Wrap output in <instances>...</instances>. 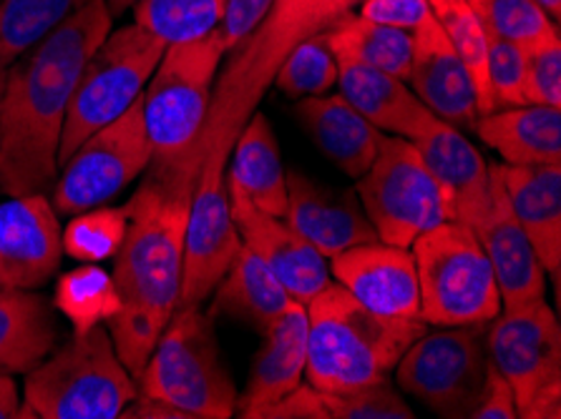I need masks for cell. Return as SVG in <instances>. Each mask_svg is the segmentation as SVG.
Here are the masks:
<instances>
[{"instance_id": "obj_12", "label": "cell", "mask_w": 561, "mask_h": 419, "mask_svg": "<svg viewBox=\"0 0 561 419\" xmlns=\"http://www.w3.org/2000/svg\"><path fill=\"white\" fill-rule=\"evenodd\" d=\"M486 324L438 327L405 349L396 364L398 387L444 419H471L489 377Z\"/></svg>"}, {"instance_id": "obj_18", "label": "cell", "mask_w": 561, "mask_h": 419, "mask_svg": "<svg viewBox=\"0 0 561 419\" xmlns=\"http://www.w3.org/2000/svg\"><path fill=\"white\" fill-rule=\"evenodd\" d=\"M491 178H494L491 207L471 231L483 246V254L494 271L501 310H512V306L547 299V273H543L539 256L508 203L499 176V164H491Z\"/></svg>"}, {"instance_id": "obj_23", "label": "cell", "mask_w": 561, "mask_h": 419, "mask_svg": "<svg viewBox=\"0 0 561 419\" xmlns=\"http://www.w3.org/2000/svg\"><path fill=\"white\" fill-rule=\"evenodd\" d=\"M295 116L322 156L345 176L360 178L376 161L382 133L347 104L343 93L300 98Z\"/></svg>"}, {"instance_id": "obj_22", "label": "cell", "mask_w": 561, "mask_h": 419, "mask_svg": "<svg viewBox=\"0 0 561 419\" xmlns=\"http://www.w3.org/2000/svg\"><path fill=\"white\" fill-rule=\"evenodd\" d=\"M499 176L543 273L559 281L561 271V164L506 166Z\"/></svg>"}, {"instance_id": "obj_7", "label": "cell", "mask_w": 561, "mask_h": 419, "mask_svg": "<svg viewBox=\"0 0 561 419\" xmlns=\"http://www.w3.org/2000/svg\"><path fill=\"white\" fill-rule=\"evenodd\" d=\"M139 395L180 409L186 419L237 415L232 374L222 362L215 319L202 306H180L136 377Z\"/></svg>"}, {"instance_id": "obj_26", "label": "cell", "mask_w": 561, "mask_h": 419, "mask_svg": "<svg viewBox=\"0 0 561 419\" xmlns=\"http://www.w3.org/2000/svg\"><path fill=\"white\" fill-rule=\"evenodd\" d=\"M232 164L227 182H232L254 207L285 219L287 211V171L279 159V147L265 114L254 110L242 126L229 151Z\"/></svg>"}, {"instance_id": "obj_31", "label": "cell", "mask_w": 561, "mask_h": 419, "mask_svg": "<svg viewBox=\"0 0 561 419\" xmlns=\"http://www.w3.org/2000/svg\"><path fill=\"white\" fill-rule=\"evenodd\" d=\"M428 3L471 75L476 101H479V116L491 114L496 106L489 83V40L481 19L476 15L469 0H428Z\"/></svg>"}, {"instance_id": "obj_16", "label": "cell", "mask_w": 561, "mask_h": 419, "mask_svg": "<svg viewBox=\"0 0 561 419\" xmlns=\"http://www.w3.org/2000/svg\"><path fill=\"white\" fill-rule=\"evenodd\" d=\"M330 277L373 312L396 319H423L411 249L386 242L353 246L330 256Z\"/></svg>"}, {"instance_id": "obj_17", "label": "cell", "mask_w": 561, "mask_h": 419, "mask_svg": "<svg viewBox=\"0 0 561 419\" xmlns=\"http://www.w3.org/2000/svg\"><path fill=\"white\" fill-rule=\"evenodd\" d=\"M411 38L408 85L433 116L461 131H471L479 121L473 81L433 11L411 31Z\"/></svg>"}, {"instance_id": "obj_15", "label": "cell", "mask_w": 561, "mask_h": 419, "mask_svg": "<svg viewBox=\"0 0 561 419\" xmlns=\"http://www.w3.org/2000/svg\"><path fill=\"white\" fill-rule=\"evenodd\" d=\"M64 259V229L46 194L0 203V287L38 289Z\"/></svg>"}, {"instance_id": "obj_41", "label": "cell", "mask_w": 561, "mask_h": 419, "mask_svg": "<svg viewBox=\"0 0 561 419\" xmlns=\"http://www.w3.org/2000/svg\"><path fill=\"white\" fill-rule=\"evenodd\" d=\"M358 13L363 19H370L382 25L413 31L431 13V3L428 0H363Z\"/></svg>"}, {"instance_id": "obj_32", "label": "cell", "mask_w": 561, "mask_h": 419, "mask_svg": "<svg viewBox=\"0 0 561 419\" xmlns=\"http://www.w3.org/2000/svg\"><path fill=\"white\" fill-rule=\"evenodd\" d=\"M91 0H0V56L8 63Z\"/></svg>"}, {"instance_id": "obj_44", "label": "cell", "mask_w": 561, "mask_h": 419, "mask_svg": "<svg viewBox=\"0 0 561 419\" xmlns=\"http://www.w3.org/2000/svg\"><path fill=\"white\" fill-rule=\"evenodd\" d=\"M139 3V0H106L108 11H112V15H122L124 11H131V8Z\"/></svg>"}, {"instance_id": "obj_42", "label": "cell", "mask_w": 561, "mask_h": 419, "mask_svg": "<svg viewBox=\"0 0 561 419\" xmlns=\"http://www.w3.org/2000/svg\"><path fill=\"white\" fill-rule=\"evenodd\" d=\"M471 419H516L514 392L494 364H489L486 387H483V397Z\"/></svg>"}, {"instance_id": "obj_8", "label": "cell", "mask_w": 561, "mask_h": 419, "mask_svg": "<svg viewBox=\"0 0 561 419\" xmlns=\"http://www.w3.org/2000/svg\"><path fill=\"white\" fill-rule=\"evenodd\" d=\"M421 316L433 327L489 324L501 312L491 264L473 231L461 221L426 231L413 246Z\"/></svg>"}, {"instance_id": "obj_1", "label": "cell", "mask_w": 561, "mask_h": 419, "mask_svg": "<svg viewBox=\"0 0 561 419\" xmlns=\"http://www.w3.org/2000/svg\"><path fill=\"white\" fill-rule=\"evenodd\" d=\"M106 0H91L15 58L0 104V189L48 194L58 176V143L83 66L112 33Z\"/></svg>"}, {"instance_id": "obj_4", "label": "cell", "mask_w": 561, "mask_h": 419, "mask_svg": "<svg viewBox=\"0 0 561 419\" xmlns=\"http://www.w3.org/2000/svg\"><path fill=\"white\" fill-rule=\"evenodd\" d=\"M308 310V384L340 392L388 380L405 349L428 324L396 319L363 306L337 281L305 304Z\"/></svg>"}, {"instance_id": "obj_11", "label": "cell", "mask_w": 561, "mask_h": 419, "mask_svg": "<svg viewBox=\"0 0 561 419\" xmlns=\"http://www.w3.org/2000/svg\"><path fill=\"white\" fill-rule=\"evenodd\" d=\"M486 347L514 392L516 417H561V329L547 299L501 310L486 324Z\"/></svg>"}, {"instance_id": "obj_36", "label": "cell", "mask_w": 561, "mask_h": 419, "mask_svg": "<svg viewBox=\"0 0 561 419\" xmlns=\"http://www.w3.org/2000/svg\"><path fill=\"white\" fill-rule=\"evenodd\" d=\"M469 3L489 31L516 43L522 50L559 36V25L537 0H469Z\"/></svg>"}, {"instance_id": "obj_19", "label": "cell", "mask_w": 561, "mask_h": 419, "mask_svg": "<svg viewBox=\"0 0 561 419\" xmlns=\"http://www.w3.org/2000/svg\"><path fill=\"white\" fill-rule=\"evenodd\" d=\"M290 224L312 249L325 259L353 246L378 242V234L365 217L355 191H335L312 182L300 171L287 174V211Z\"/></svg>"}, {"instance_id": "obj_29", "label": "cell", "mask_w": 561, "mask_h": 419, "mask_svg": "<svg viewBox=\"0 0 561 419\" xmlns=\"http://www.w3.org/2000/svg\"><path fill=\"white\" fill-rule=\"evenodd\" d=\"M325 40L333 54H345L365 66L386 71L396 79L408 81L411 73V31L393 28L360 13H347L325 31Z\"/></svg>"}, {"instance_id": "obj_6", "label": "cell", "mask_w": 561, "mask_h": 419, "mask_svg": "<svg viewBox=\"0 0 561 419\" xmlns=\"http://www.w3.org/2000/svg\"><path fill=\"white\" fill-rule=\"evenodd\" d=\"M136 395V377L116 354L106 324H101L73 335L28 372L21 417L116 419Z\"/></svg>"}, {"instance_id": "obj_21", "label": "cell", "mask_w": 561, "mask_h": 419, "mask_svg": "<svg viewBox=\"0 0 561 419\" xmlns=\"http://www.w3.org/2000/svg\"><path fill=\"white\" fill-rule=\"evenodd\" d=\"M308 370V310L293 302L262 331L248 387L237 397V415L254 419L262 409L290 395Z\"/></svg>"}, {"instance_id": "obj_45", "label": "cell", "mask_w": 561, "mask_h": 419, "mask_svg": "<svg viewBox=\"0 0 561 419\" xmlns=\"http://www.w3.org/2000/svg\"><path fill=\"white\" fill-rule=\"evenodd\" d=\"M537 3L543 8V11H547V15L551 21H559V15H561V0H537Z\"/></svg>"}, {"instance_id": "obj_46", "label": "cell", "mask_w": 561, "mask_h": 419, "mask_svg": "<svg viewBox=\"0 0 561 419\" xmlns=\"http://www.w3.org/2000/svg\"><path fill=\"white\" fill-rule=\"evenodd\" d=\"M8 71H11V63L0 56V104H3V93H5V83H8Z\"/></svg>"}, {"instance_id": "obj_10", "label": "cell", "mask_w": 561, "mask_h": 419, "mask_svg": "<svg viewBox=\"0 0 561 419\" xmlns=\"http://www.w3.org/2000/svg\"><path fill=\"white\" fill-rule=\"evenodd\" d=\"M355 182V194L378 242L411 249L421 234L454 221L450 196L413 141L401 136L382 133L376 161Z\"/></svg>"}, {"instance_id": "obj_24", "label": "cell", "mask_w": 561, "mask_h": 419, "mask_svg": "<svg viewBox=\"0 0 561 419\" xmlns=\"http://www.w3.org/2000/svg\"><path fill=\"white\" fill-rule=\"evenodd\" d=\"M333 56L337 63L340 93L380 133L401 136V139L411 141L419 133V128L433 116L408 81L365 66L345 54Z\"/></svg>"}, {"instance_id": "obj_9", "label": "cell", "mask_w": 561, "mask_h": 419, "mask_svg": "<svg viewBox=\"0 0 561 419\" xmlns=\"http://www.w3.org/2000/svg\"><path fill=\"white\" fill-rule=\"evenodd\" d=\"M167 43L141 25H124L99 43L83 66L58 143V168L93 131L116 121L147 89Z\"/></svg>"}, {"instance_id": "obj_43", "label": "cell", "mask_w": 561, "mask_h": 419, "mask_svg": "<svg viewBox=\"0 0 561 419\" xmlns=\"http://www.w3.org/2000/svg\"><path fill=\"white\" fill-rule=\"evenodd\" d=\"M21 417V397L19 387L11 374L0 372V419H15Z\"/></svg>"}, {"instance_id": "obj_37", "label": "cell", "mask_w": 561, "mask_h": 419, "mask_svg": "<svg viewBox=\"0 0 561 419\" xmlns=\"http://www.w3.org/2000/svg\"><path fill=\"white\" fill-rule=\"evenodd\" d=\"M318 389V387H314ZM325 419H413V409L398 395L390 380L363 387L328 392L318 389Z\"/></svg>"}, {"instance_id": "obj_28", "label": "cell", "mask_w": 561, "mask_h": 419, "mask_svg": "<svg viewBox=\"0 0 561 419\" xmlns=\"http://www.w3.org/2000/svg\"><path fill=\"white\" fill-rule=\"evenodd\" d=\"M211 294L215 299L207 310L211 319H217L219 314L234 316V319L248 322L260 335L295 302L283 281L244 244H240L232 264Z\"/></svg>"}, {"instance_id": "obj_38", "label": "cell", "mask_w": 561, "mask_h": 419, "mask_svg": "<svg viewBox=\"0 0 561 419\" xmlns=\"http://www.w3.org/2000/svg\"><path fill=\"white\" fill-rule=\"evenodd\" d=\"M486 31L489 40V83L494 93V106H524V79H526V54L516 43L496 36L494 31Z\"/></svg>"}, {"instance_id": "obj_20", "label": "cell", "mask_w": 561, "mask_h": 419, "mask_svg": "<svg viewBox=\"0 0 561 419\" xmlns=\"http://www.w3.org/2000/svg\"><path fill=\"white\" fill-rule=\"evenodd\" d=\"M411 141L450 196L454 219L473 229L491 207L494 178L489 161L466 139L461 128L440 121L438 116H431Z\"/></svg>"}, {"instance_id": "obj_30", "label": "cell", "mask_w": 561, "mask_h": 419, "mask_svg": "<svg viewBox=\"0 0 561 419\" xmlns=\"http://www.w3.org/2000/svg\"><path fill=\"white\" fill-rule=\"evenodd\" d=\"M54 306L71 322L73 335L101 327L122 310L112 273L99 264H81L56 281Z\"/></svg>"}, {"instance_id": "obj_3", "label": "cell", "mask_w": 561, "mask_h": 419, "mask_svg": "<svg viewBox=\"0 0 561 419\" xmlns=\"http://www.w3.org/2000/svg\"><path fill=\"white\" fill-rule=\"evenodd\" d=\"M363 0H275L260 28L219 68L207 124L197 147L194 189H225L229 151L248 118L272 89L279 63L305 38L320 36Z\"/></svg>"}, {"instance_id": "obj_33", "label": "cell", "mask_w": 561, "mask_h": 419, "mask_svg": "<svg viewBox=\"0 0 561 419\" xmlns=\"http://www.w3.org/2000/svg\"><path fill=\"white\" fill-rule=\"evenodd\" d=\"M225 3L227 0H139L131 11L136 25L172 46L217 31Z\"/></svg>"}, {"instance_id": "obj_14", "label": "cell", "mask_w": 561, "mask_h": 419, "mask_svg": "<svg viewBox=\"0 0 561 419\" xmlns=\"http://www.w3.org/2000/svg\"><path fill=\"white\" fill-rule=\"evenodd\" d=\"M227 196L242 244L267 264L297 304H310L333 281L325 256L312 249L285 219L254 207L232 182H227Z\"/></svg>"}, {"instance_id": "obj_34", "label": "cell", "mask_w": 561, "mask_h": 419, "mask_svg": "<svg viewBox=\"0 0 561 419\" xmlns=\"http://www.w3.org/2000/svg\"><path fill=\"white\" fill-rule=\"evenodd\" d=\"M272 85L297 101L325 96L333 91L337 85V63L325 40V33L297 43L285 61L279 63Z\"/></svg>"}, {"instance_id": "obj_35", "label": "cell", "mask_w": 561, "mask_h": 419, "mask_svg": "<svg viewBox=\"0 0 561 419\" xmlns=\"http://www.w3.org/2000/svg\"><path fill=\"white\" fill-rule=\"evenodd\" d=\"M129 217L124 207H96L71 217L64 229V254L81 264H101L114 259L122 249Z\"/></svg>"}, {"instance_id": "obj_5", "label": "cell", "mask_w": 561, "mask_h": 419, "mask_svg": "<svg viewBox=\"0 0 561 419\" xmlns=\"http://www.w3.org/2000/svg\"><path fill=\"white\" fill-rule=\"evenodd\" d=\"M225 58L227 46L219 31L167 46L141 93L144 124L154 151L149 171L194 182L197 147Z\"/></svg>"}, {"instance_id": "obj_25", "label": "cell", "mask_w": 561, "mask_h": 419, "mask_svg": "<svg viewBox=\"0 0 561 419\" xmlns=\"http://www.w3.org/2000/svg\"><path fill=\"white\" fill-rule=\"evenodd\" d=\"M473 131L494 149L506 166L561 164V108L508 106L479 116Z\"/></svg>"}, {"instance_id": "obj_40", "label": "cell", "mask_w": 561, "mask_h": 419, "mask_svg": "<svg viewBox=\"0 0 561 419\" xmlns=\"http://www.w3.org/2000/svg\"><path fill=\"white\" fill-rule=\"evenodd\" d=\"M272 3L275 0H227L222 21L217 25L219 36L225 38L227 54H232L244 38H250L260 28Z\"/></svg>"}, {"instance_id": "obj_39", "label": "cell", "mask_w": 561, "mask_h": 419, "mask_svg": "<svg viewBox=\"0 0 561 419\" xmlns=\"http://www.w3.org/2000/svg\"><path fill=\"white\" fill-rule=\"evenodd\" d=\"M526 54V104L561 108V36L531 46Z\"/></svg>"}, {"instance_id": "obj_2", "label": "cell", "mask_w": 561, "mask_h": 419, "mask_svg": "<svg viewBox=\"0 0 561 419\" xmlns=\"http://www.w3.org/2000/svg\"><path fill=\"white\" fill-rule=\"evenodd\" d=\"M192 189L190 176L147 168L141 186L124 207L129 229L112 271L122 310L106 322V329L134 377H139L159 335L180 310Z\"/></svg>"}, {"instance_id": "obj_13", "label": "cell", "mask_w": 561, "mask_h": 419, "mask_svg": "<svg viewBox=\"0 0 561 419\" xmlns=\"http://www.w3.org/2000/svg\"><path fill=\"white\" fill-rule=\"evenodd\" d=\"M151 141L141 96L116 121L93 131L68 156L54 182V209L64 217L104 207L151 166Z\"/></svg>"}, {"instance_id": "obj_27", "label": "cell", "mask_w": 561, "mask_h": 419, "mask_svg": "<svg viewBox=\"0 0 561 419\" xmlns=\"http://www.w3.org/2000/svg\"><path fill=\"white\" fill-rule=\"evenodd\" d=\"M54 304L36 289L0 287V372L28 374L56 349Z\"/></svg>"}]
</instances>
